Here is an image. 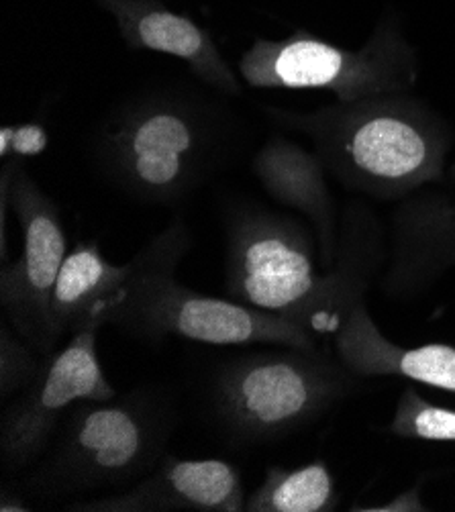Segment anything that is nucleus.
<instances>
[{
	"instance_id": "11",
	"label": "nucleus",
	"mask_w": 455,
	"mask_h": 512,
	"mask_svg": "<svg viewBox=\"0 0 455 512\" xmlns=\"http://www.w3.org/2000/svg\"><path fill=\"white\" fill-rule=\"evenodd\" d=\"M241 474L225 459L164 457L135 486L86 502L68 504L78 512H245Z\"/></svg>"
},
{
	"instance_id": "9",
	"label": "nucleus",
	"mask_w": 455,
	"mask_h": 512,
	"mask_svg": "<svg viewBox=\"0 0 455 512\" xmlns=\"http://www.w3.org/2000/svg\"><path fill=\"white\" fill-rule=\"evenodd\" d=\"M92 323L45 357L39 376L7 406L0 423V457L7 472H21L45 453L70 406L80 400H111L117 390L100 368Z\"/></svg>"
},
{
	"instance_id": "6",
	"label": "nucleus",
	"mask_w": 455,
	"mask_h": 512,
	"mask_svg": "<svg viewBox=\"0 0 455 512\" xmlns=\"http://www.w3.org/2000/svg\"><path fill=\"white\" fill-rule=\"evenodd\" d=\"M353 378L319 349L247 353L217 368L211 404L229 437L262 445L311 427L353 388Z\"/></svg>"
},
{
	"instance_id": "19",
	"label": "nucleus",
	"mask_w": 455,
	"mask_h": 512,
	"mask_svg": "<svg viewBox=\"0 0 455 512\" xmlns=\"http://www.w3.org/2000/svg\"><path fill=\"white\" fill-rule=\"evenodd\" d=\"M47 131L41 125H13L0 129V156L3 160L11 158H33L45 151L47 147Z\"/></svg>"
},
{
	"instance_id": "20",
	"label": "nucleus",
	"mask_w": 455,
	"mask_h": 512,
	"mask_svg": "<svg viewBox=\"0 0 455 512\" xmlns=\"http://www.w3.org/2000/svg\"><path fill=\"white\" fill-rule=\"evenodd\" d=\"M351 510H358V512H425V510H429V506L423 502L419 488H411L407 492H400L390 502L370 504V506L356 504Z\"/></svg>"
},
{
	"instance_id": "15",
	"label": "nucleus",
	"mask_w": 455,
	"mask_h": 512,
	"mask_svg": "<svg viewBox=\"0 0 455 512\" xmlns=\"http://www.w3.org/2000/svg\"><path fill=\"white\" fill-rule=\"evenodd\" d=\"M131 274V262L111 264L96 241L78 243L64 260L52 296V329L58 339L70 337L92 323L105 325L107 313L119 302Z\"/></svg>"
},
{
	"instance_id": "18",
	"label": "nucleus",
	"mask_w": 455,
	"mask_h": 512,
	"mask_svg": "<svg viewBox=\"0 0 455 512\" xmlns=\"http://www.w3.org/2000/svg\"><path fill=\"white\" fill-rule=\"evenodd\" d=\"M45 357L7 325L0 329V396L9 398L27 388L41 372Z\"/></svg>"
},
{
	"instance_id": "12",
	"label": "nucleus",
	"mask_w": 455,
	"mask_h": 512,
	"mask_svg": "<svg viewBox=\"0 0 455 512\" xmlns=\"http://www.w3.org/2000/svg\"><path fill=\"white\" fill-rule=\"evenodd\" d=\"M119 27L131 49L158 51L182 60L194 76L223 94L243 92L231 66L221 56L213 35L190 17L172 13L162 0H94Z\"/></svg>"
},
{
	"instance_id": "13",
	"label": "nucleus",
	"mask_w": 455,
	"mask_h": 512,
	"mask_svg": "<svg viewBox=\"0 0 455 512\" xmlns=\"http://www.w3.org/2000/svg\"><path fill=\"white\" fill-rule=\"evenodd\" d=\"M331 337L339 362L353 376L407 378L455 392V347L445 343L404 347L388 341L362 300L349 306Z\"/></svg>"
},
{
	"instance_id": "17",
	"label": "nucleus",
	"mask_w": 455,
	"mask_h": 512,
	"mask_svg": "<svg viewBox=\"0 0 455 512\" xmlns=\"http://www.w3.org/2000/svg\"><path fill=\"white\" fill-rule=\"evenodd\" d=\"M390 431L404 439L455 443V411L431 404L409 386L400 392Z\"/></svg>"
},
{
	"instance_id": "21",
	"label": "nucleus",
	"mask_w": 455,
	"mask_h": 512,
	"mask_svg": "<svg viewBox=\"0 0 455 512\" xmlns=\"http://www.w3.org/2000/svg\"><path fill=\"white\" fill-rule=\"evenodd\" d=\"M0 510L3 512H27L31 510V506L27 502H23L21 498H17L15 494L11 492H3V496H0Z\"/></svg>"
},
{
	"instance_id": "8",
	"label": "nucleus",
	"mask_w": 455,
	"mask_h": 512,
	"mask_svg": "<svg viewBox=\"0 0 455 512\" xmlns=\"http://www.w3.org/2000/svg\"><path fill=\"white\" fill-rule=\"evenodd\" d=\"M0 184L9 192L23 235L19 258L0 268V304L13 331L49 357L58 347L49 306L68 255L62 215L17 160L3 164Z\"/></svg>"
},
{
	"instance_id": "5",
	"label": "nucleus",
	"mask_w": 455,
	"mask_h": 512,
	"mask_svg": "<svg viewBox=\"0 0 455 512\" xmlns=\"http://www.w3.org/2000/svg\"><path fill=\"white\" fill-rule=\"evenodd\" d=\"M176 425L172 400L139 388L111 400H80L64 415L49 455L27 478L45 498L121 488L154 472Z\"/></svg>"
},
{
	"instance_id": "7",
	"label": "nucleus",
	"mask_w": 455,
	"mask_h": 512,
	"mask_svg": "<svg viewBox=\"0 0 455 512\" xmlns=\"http://www.w3.org/2000/svg\"><path fill=\"white\" fill-rule=\"evenodd\" d=\"M254 88L329 90L339 102L411 92L419 56L396 17H382L360 49H347L294 31L284 39H256L239 60Z\"/></svg>"
},
{
	"instance_id": "4",
	"label": "nucleus",
	"mask_w": 455,
	"mask_h": 512,
	"mask_svg": "<svg viewBox=\"0 0 455 512\" xmlns=\"http://www.w3.org/2000/svg\"><path fill=\"white\" fill-rule=\"evenodd\" d=\"M190 245L192 237L182 219H174L151 239L131 260L129 280L105 325L154 341L176 335L207 345L319 349L315 335L292 321L182 286L174 274Z\"/></svg>"
},
{
	"instance_id": "2",
	"label": "nucleus",
	"mask_w": 455,
	"mask_h": 512,
	"mask_svg": "<svg viewBox=\"0 0 455 512\" xmlns=\"http://www.w3.org/2000/svg\"><path fill=\"white\" fill-rule=\"evenodd\" d=\"M339 243L341 260L317 272L309 227L284 213L239 207L227 217L225 284L231 300L278 315L313 335H333L347 309L362 300V266L356 227ZM345 235V233H343Z\"/></svg>"
},
{
	"instance_id": "3",
	"label": "nucleus",
	"mask_w": 455,
	"mask_h": 512,
	"mask_svg": "<svg viewBox=\"0 0 455 512\" xmlns=\"http://www.w3.org/2000/svg\"><path fill=\"white\" fill-rule=\"evenodd\" d=\"M223 121L202 100L158 90L133 98L100 123L94 160L125 194L176 204L215 166Z\"/></svg>"
},
{
	"instance_id": "16",
	"label": "nucleus",
	"mask_w": 455,
	"mask_h": 512,
	"mask_svg": "<svg viewBox=\"0 0 455 512\" xmlns=\"http://www.w3.org/2000/svg\"><path fill=\"white\" fill-rule=\"evenodd\" d=\"M333 476L323 459L284 470L270 466L264 482L245 500V512H329L337 506Z\"/></svg>"
},
{
	"instance_id": "14",
	"label": "nucleus",
	"mask_w": 455,
	"mask_h": 512,
	"mask_svg": "<svg viewBox=\"0 0 455 512\" xmlns=\"http://www.w3.org/2000/svg\"><path fill=\"white\" fill-rule=\"evenodd\" d=\"M325 172L315 151L280 135L270 137L254 160V174L264 190L309 219L319 239L321 264L331 270L339 258V229Z\"/></svg>"
},
{
	"instance_id": "1",
	"label": "nucleus",
	"mask_w": 455,
	"mask_h": 512,
	"mask_svg": "<svg viewBox=\"0 0 455 512\" xmlns=\"http://www.w3.org/2000/svg\"><path fill=\"white\" fill-rule=\"evenodd\" d=\"M268 113L305 133L325 170L345 188L380 200H402L437 182L453 143L447 121L409 92L337 100L313 113Z\"/></svg>"
},
{
	"instance_id": "10",
	"label": "nucleus",
	"mask_w": 455,
	"mask_h": 512,
	"mask_svg": "<svg viewBox=\"0 0 455 512\" xmlns=\"http://www.w3.org/2000/svg\"><path fill=\"white\" fill-rule=\"evenodd\" d=\"M433 186L402 198L394 211L380 282L386 296H417L455 268V164Z\"/></svg>"
}]
</instances>
